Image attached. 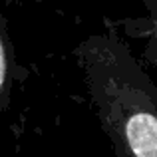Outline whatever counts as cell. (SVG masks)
Wrapping results in <instances>:
<instances>
[{"mask_svg":"<svg viewBox=\"0 0 157 157\" xmlns=\"http://www.w3.org/2000/svg\"><path fill=\"white\" fill-rule=\"evenodd\" d=\"M4 72H6V64H4V50H2V42H0V86L4 82Z\"/></svg>","mask_w":157,"mask_h":157,"instance_id":"obj_1","label":"cell"}]
</instances>
